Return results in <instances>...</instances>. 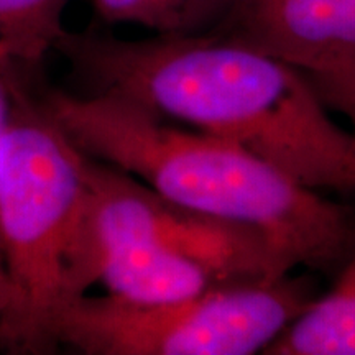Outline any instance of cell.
Returning <instances> with one entry per match:
<instances>
[{"label":"cell","mask_w":355,"mask_h":355,"mask_svg":"<svg viewBox=\"0 0 355 355\" xmlns=\"http://www.w3.org/2000/svg\"><path fill=\"white\" fill-rule=\"evenodd\" d=\"M91 217L101 241L199 272L216 286L270 282L295 270L261 230L180 206L105 163L91 168Z\"/></svg>","instance_id":"cell-5"},{"label":"cell","mask_w":355,"mask_h":355,"mask_svg":"<svg viewBox=\"0 0 355 355\" xmlns=\"http://www.w3.org/2000/svg\"><path fill=\"white\" fill-rule=\"evenodd\" d=\"M42 102L87 157L180 206L261 230L295 268L337 273L355 248V209L227 140L112 94L50 89Z\"/></svg>","instance_id":"cell-2"},{"label":"cell","mask_w":355,"mask_h":355,"mask_svg":"<svg viewBox=\"0 0 355 355\" xmlns=\"http://www.w3.org/2000/svg\"><path fill=\"white\" fill-rule=\"evenodd\" d=\"M107 25H139L155 35L212 33L227 19L234 0H91Z\"/></svg>","instance_id":"cell-9"},{"label":"cell","mask_w":355,"mask_h":355,"mask_svg":"<svg viewBox=\"0 0 355 355\" xmlns=\"http://www.w3.org/2000/svg\"><path fill=\"white\" fill-rule=\"evenodd\" d=\"M314 91L329 112H339L347 119L352 130V155L355 175V61L322 69H303Z\"/></svg>","instance_id":"cell-10"},{"label":"cell","mask_w":355,"mask_h":355,"mask_svg":"<svg viewBox=\"0 0 355 355\" xmlns=\"http://www.w3.org/2000/svg\"><path fill=\"white\" fill-rule=\"evenodd\" d=\"M266 355H355V248L326 295L316 296Z\"/></svg>","instance_id":"cell-7"},{"label":"cell","mask_w":355,"mask_h":355,"mask_svg":"<svg viewBox=\"0 0 355 355\" xmlns=\"http://www.w3.org/2000/svg\"><path fill=\"white\" fill-rule=\"evenodd\" d=\"M216 33L301 69L355 61V0H234Z\"/></svg>","instance_id":"cell-6"},{"label":"cell","mask_w":355,"mask_h":355,"mask_svg":"<svg viewBox=\"0 0 355 355\" xmlns=\"http://www.w3.org/2000/svg\"><path fill=\"white\" fill-rule=\"evenodd\" d=\"M32 81V78L25 76V74L19 73V71L7 68V66L0 64V140H2L3 128H6L8 112H10V105L15 96L17 87L21 83ZM7 308V285L6 277H3V266L2 259H0V327H2L3 316H6Z\"/></svg>","instance_id":"cell-11"},{"label":"cell","mask_w":355,"mask_h":355,"mask_svg":"<svg viewBox=\"0 0 355 355\" xmlns=\"http://www.w3.org/2000/svg\"><path fill=\"white\" fill-rule=\"evenodd\" d=\"M71 0H0V64L35 78L66 32Z\"/></svg>","instance_id":"cell-8"},{"label":"cell","mask_w":355,"mask_h":355,"mask_svg":"<svg viewBox=\"0 0 355 355\" xmlns=\"http://www.w3.org/2000/svg\"><path fill=\"white\" fill-rule=\"evenodd\" d=\"M28 83L17 87L0 140V350L15 355L55 352L58 316L92 288L84 265L87 155Z\"/></svg>","instance_id":"cell-3"},{"label":"cell","mask_w":355,"mask_h":355,"mask_svg":"<svg viewBox=\"0 0 355 355\" xmlns=\"http://www.w3.org/2000/svg\"><path fill=\"white\" fill-rule=\"evenodd\" d=\"M314 298L309 278L291 273L163 303L86 293L60 313L55 344L86 355L263 354Z\"/></svg>","instance_id":"cell-4"},{"label":"cell","mask_w":355,"mask_h":355,"mask_svg":"<svg viewBox=\"0 0 355 355\" xmlns=\"http://www.w3.org/2000/svg\"><path fill=\"white\" fill-rule=\"evenodd\" d=\"M55 51L86 94H112L227 140L311 189L355 188L350 132L306 73L220 33L123 40L66 32Z\"/></svg>","instance_id":"cell-1"}]
</instances>
